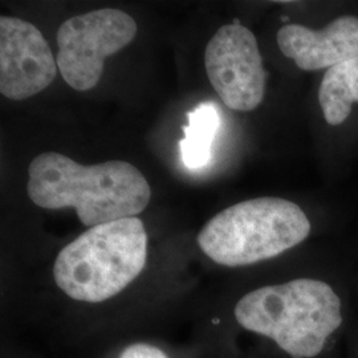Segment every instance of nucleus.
<instances>
[{"label": "nucleus", "mask_w": 358, "mask_h": 358, "mask_svg": "<svg viewBox=\"0 0 358 358\" xmlns=\"http://www.w3.org/2000/svg\"><path fill=\"white\" fill-rule=\"evenodd\" d=\"M235 319L291 357L313 358L343 324L341 300L328 282L296 279L245 294L235 307Z\"/></svg>", "instance_id": "2"}, {"label": "nucleus", "mask_w": 358, "mask_h": 358, "mask_svg": "<svg viewBox=\"0 0 358 358\" xmlns=\"http://www.w3.org/2000/svg\"><path fill=\"white\" fill-rule=\"evenodd\" d=\"M121 358H167V356L155 346L149 344H133L122 352Z\"/></svg>", "instance_id": "11"}, {"label": "nucleus", "mask_w": 358, "mask_h": 358, "mask_svg": "<svg viewBox=\"0 0 358 358\" xmlns=\"http://www.w3.org/2000/svg\"><path fill=\"white\" fill-rule=\"evenodd\" d=\"M27 192L41 208H75L80 222L90 229L134 217L152 198L148 180L129 162L108 161L84 166L51 152L38 154L31 162Z\"/></svg>", "instance_id": "1"}, {"label": "nucleus", "mask_w": 358, "mask_h": 358, "mask_svg": "<svg viewBox=\"0 0 358 358\" xmlns=\"http://www.w3.org/2000/svg\"><path fill=\"white\" fill-rule=\"evenodd\" d=\"M137 35V23L127 13L103 8L73 16L57 31V66L73 90H93L103 76L105 59L121 51Z\"/></svg>", "instance_id": "5"}, {"label": "nucleus", "mask_w": 358, "mask_h": 358, "mask_svg": "<svg viewBox=\"0 0 358 358\" xmlns=\"http://www.w3.org/2000/svg\"><path fill=\"white\" fill-rule=\"evenodd\" d=\"M309 234L310 222L301 207L282 198L263 196L220 211L206 223L196 242L217 264L243 267L282 255Z\"/></svg>", "instance_id": "4"}, {"label": "nucleus", "mask_w": 358, "mask_h": 358, "mask_svg": "<svg viewBox=\"0 0 358 358\" xmlns=\"http://www.w3.org/2000/svg\"><path fill=\"white\" fill-rule=\"evenodd\" d=\"M146 255L148 234L141 219L103 223L60 251L53 267L55 282L73 300L103 303L137 279Z\"/></svg>", "instance_id": "3"}, {"label": "nucleus", "mask_w": 358, "mask_h": 358, "mask_svg": "<svg viewBox=\"0 0 358 358\" xmlns=\"http://www.w3.org/2000/svg\"><path fill=\"white\" fill-rule=\"evenodd\" d=\"M279 48L303 71L329 69L358 56V17L340 16L322 29L300 24L278 32Z\"/></svg>", "instance_id": "8"}, {"label": "nucleus", "mask_w": 358, "mask_h": 358, "mask_svg": "<svg viewBox=\"0 0 358 358\" xmlns=\"http://www.w3.org/2000/svg\"><path fill=\"white\" fill-rule=\"evenodd\" d=\"M319 103L325 121L337 127L358 103V56L329 68L321 81Z\"/></svg>", "instance_id": "9"}, {"label": "nucleus", "mask_w": 358, "mask_h": 358, "mask_svg": "<svg viewBox=\"0 0 358 358\" xmlns=\"http://www.w3.org/2000/svg\"><path fill=\"white\" fill-rule=\"evenodd\" d=\"M206 72L220 100L236 112H251L264 97L266 71L255 35L238 20L220 27L205 52Z\"/></svg>", "instance_id": "6"}, {"label": "nucleus", "mask_w": 358, "mask_h": 358, "mask_svg": "<svg viewBox=\"0 0 358 358\" xmlns=\"http://www.w3.org/2000/svg\"><path fill=\"white\" fill-rule=\"evenodd\" d=\"M183 127L185 137L179 141L182 161L189 169L206 166L211 158V148L219 128V115L214 103L198 105L189 115Z\"/></svg>", "instance_id": "10"}, {"label": "nucleus", "mask_w": 358, "mask_h": 358, "mask_svg": "<svg viewBox=\"0 0 358 358\" xmlns=\"http://www.w3.org/2000/svg\"><path fill=\"white\" fill-rule=\"evenodd\" d=\"M57 60L38 27L0 17V93L22 101L45 90L57 75Z\"/></svg>", "instance_id": "7"}]
</instances>
